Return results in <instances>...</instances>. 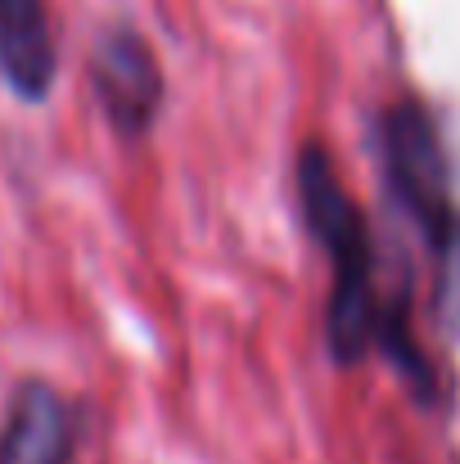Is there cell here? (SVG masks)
Wrapping results in <instances>:
<instances>
[{
  "instance_id": "3",
  "label": "cell",
  "mask_w": 460,
  "mask_h": 464,
  "mask_svg": "<svg viewBox=\"0 0 460 464\" xmlns=\"http://www.w3.org/2000/svg\"><path fill=\"white\" fill-rule=\"evenodd\" d=\"M91 91L122 140H145L162 113V68L136 27H109L91 45Z\"/></svg>"
},
{
  "instance_id": "2",
  "label": "cell",
  "mask_w": 460,
  "mask_h": 464,
  "mask_svg": "<svg viewBox=\"0 0 460 464\" xmlns=\"http://www.w3.org/2000/svg\"><path fill=\"white\" fill-rule=\"evenodd\" d=\"M379 154H384V176L397 208L425 235L429 253H438L447 239L460 235V208L452 198V171L438 140V122L429 118L420 100H397L384 109Z\"/></svg>"
},
{
  "instance_id": "5",
  "label": "cell",
  "mask_w": 460,
  "mask_h": 464,
  "mask_svg": "<svg viewBox=\"0 0 460 464\" xmlns=\"http://www.w3.org/2000/svg\"><path fill=\"white\" fill-rule=\"evenodd\" d=\"M59 50L45 0H0V77L18 100L41 104L54 86Z\"/></svg>"
},
{
  "instance_id": "6",
  "label": "cell",
  "mask_w": 460,
  "mask_h": 464,
  "mask_svg": "<svg viewBox=\"0 0 460 464\" xmlns=\"http://www.w3.org/2000/svg\"><path fill=\"white\" fill-rule=\"evenodd\" d=\"M434 315L460 343V235L434 253Z\"/></svg>"
},
{
  "instance_id": "1",
  "label": "cell",
  "mask_w": 460,
  "mask_h": 464,
  "mask_svg": "<svg viewBox=\"0 0 460 464\" xmlns=\"http://www.w3.org/2000/svg\"><path fill=\"white\" fill-rule=\"evenodd\" d=\"M299 208L311 239L329 257V276H334L329 307H325V347L338 365H357L375 352L393 298L388 303L379 298L370 226L352 203V194L343 189L334 158L316 140L303 145L299 154Z\"/></svg>"
},
{
  "instance_id": "4",
  "label": "cell",
  "mask_w": 460,
  "mask_h": 464,
  "mask_svg": "<svg viewBox=\"0 0 460 464\" xmlns=\"http://www.w3.org/2000/svg\"><path fill=\"white\" fill-rule=\"evenodd\" d=\"M0 464H77V420L59 388L23 379L0 420Z\"/></svg>"
}]
</instances>
